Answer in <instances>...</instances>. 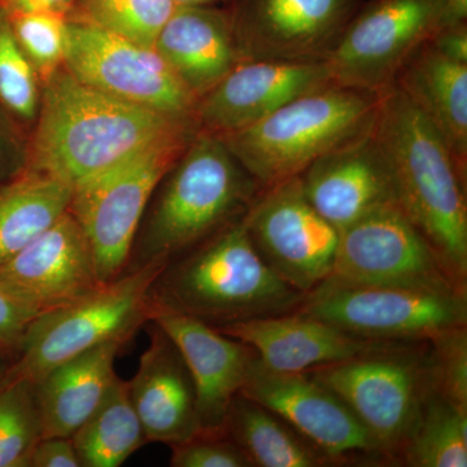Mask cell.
<instances>
[{"instance_id": "35", "label": "cell", "mask_w": 467, "mask_h": 467, "mask_svg": "<svg viewBox=\"0 0 467 467\" xmlns=\"http://www.w3.org/2000/svg\"><path fill=\"white\" fill-rule=\"evenodd\" d=\"M29 165V133L0 106V184Z\"/></svg>"}, {"instance_id": "10", "label": "cell", "mask_w": 467, "mask_h": 467, "mask_svg": "<svg viewBox=\"0 0 467 467\" xmlns=\"http://www.w3.org/2000/svg\"><path fill=\"white\" fill-rule=\"evenodd\" d=\"M441 23V0H362L325 63L337 84L382 94Z\"/></svg>"}, {"instance_id": "33", "label": "cell", "mask_w": 467, "mask_h": 467, "mask_svg": "<svg viewBox=\"0 0 467 467\" xmlns=\"http://www.w3.org/2000/svg\"><path fill=\"white\" fill-rule=\"evenodd\" d=\"M436 389L454 407L467 411V328L454 326L430 337Z\"/></svg>"}, {"instance_id": "3", "label": "cell", "mask_w": 467, "mask_h": 467, "mask_svg": "<svg viewBox=\"0 0 467 467\" xmlns=\"http://www.w3.org/2000/svg\"><path fill=\"white\" fill-rule=\"evenodd\" d=\"M261 189L223 138L199 130L156 187L124 275L186 254L241 218Z\"/></svg>"}, {"instance_id": "34", "label": "cell", "mask_w": 467, "mask_h": 467, "mask_svg": "<svg viewBox=\"0 0 467 467\" xmlns=\"http://www.w3.org/2000/svg\"><path fill=\"white\" fill-rule=\"evenodd\" d=\"M171 448V467H252L244 451L226 432L199 434Z\"/></svg>"}, {"instance_id": "37", "label": "cell", "mask_w": 467, "mask_h": 467, "mask_svg": "<svg viewBox=\"0 0 467 467\" xmlns=\"http://www.w3.org/2000/svg\"><path fill=\"white\" fill-rule=\"evenodd\" d=\"M30 467H81L72 438H42L33 451Z\"/></svg>"}, {"instance_id": "11", "label": "cell", "mask_w": 467, "mask_h": 467, "mask_svg": "<svg viewBox=\"0 0 467 467\" xmlns=\"http://www.w3.org/2000/svg\"><path fill=\"white\" fill-rule=\"evenodd\" d=\"M243 220L261 259L295 290L333 275L340 232L310 204L299 175L263 187Z\"/></svg>"}, {"instance_id": "19", "label": "cell", "mask_w": 467, "mask_h": 467, "mask_svg": "<svg viewBox=\"0 0 467 467\" xmlns=\"http://www.w3.org/2000/svg\"><path fill=\"white\" fill-rule=\"evenodd\" d=\"M150 322L173 340L189 368L201 420V434H223L227 413L242 391L254 352L199 319L150 308Z\"/></svg>"}, {"instance_id": "40", "label": "cell", "mask_w": 467, "mask_h": 467, "mask_svg": "<svg viewBox=\"0 0 467 467\" xmlns=\"http://www.w3.org/2000/svg\"><path fill=\"white\" fill-rule=\"evenodd\" d=\"M467 23V0H441V27Z\"/></svg>"}, {"instance_id": "23", "label": "cell", "mask_w": 467, "mask_h": 467, "mask_svg": "<svg viewBox=\"0 0 467 467\" xmlns=\"http://www.w3.org/2000/svg\"><path fill=\"white\" fill-rule=\"evenodd\" d=\"M393 88L422 113L467 171V64L444 57L429 39L408 58Z\"/></svg>"}, {"instance_id": "17", "label": "cell", "mask_w": 467, "mask_h": 467, "mask_svg": "<svg viewBox=\"0 0 467 467\" xmlns=\"http://www.w3.org/2000/svg\"><path fill=\"white\" fill-rule=\"evenodd\" d=\"M0 284L36 315L61 308L103 285L84 230L69 211L0 265Z\"/></svg>"}, {"instance_id": "38", "label": "cell", "mask_w": 467, "mask_h": 467, "mask_svg": "<svg viewBox=\"0 0 467 467\" xmlns=\"http://www.w3.org/2000/svg\"><path fill=\"white\" fill-rule=\"evenodd\" d=\"M430 42L444 57L467 64V23L441 27Z\"/></svg>"}, {"instance_id": "28", "label": "cell", "mask_w": 467, "mask_h": 467, "mask_svg": "<svg viewBox=\"0 0 467 467\" xmlns=\"http://www.w3.org/2000/svg\"><path fill=\"white\" fill-rule=\"evenodd\" d=\"M400 453L408 466L466 467L467 411L435 389Z\"/></svg>"}, {"instance_id": "14", "label": "cell", "mask_w": 467, "mask_h": 467, "mask_svg": "<svg viewBox=\"0 0 467 467\" xmlns=\"http://www.w3.org/2000/svg\"><path fill=\"white\" fill-rule=\"evenodd\" d=\"M362 0H226L241 60L321 63Z\"/></svg>"}, {"instance_id": "39", "label": "cell", "mask_w": 467, "mask_h": 467, "mask_svg": "<svg viewBox=\"0 0 467 467\" xmlns=\"http://www.w3.org/2000/svg\"><path fill=\"white\" fill-rule=\"evenodd\" d=\"M77 0H0V8L8 15L57 14L69 17Z\"/></svg>"}, {"instance_id": "2", "label": "cell", "mask_w": 467, "mask_h": 467, "mask_svg": "<svg viewBox=\"0 0 467 467\" xmlns=\"http://www.w3.org/2000/svg\"><path fill=\"white\" fill-rule=\"evenodd\" d=\"M373 133L389 162L399 208L448 273L466 285L467 171L396 88L380 94Z\"/></svg>"}, {"instance_id": "25", "label": "cell", "mask_w": 467, "mask_h": 467, "mask_svg": "<svg viewBox=\"0 0 467 467\" xmlns=\"http://www.w3.org/2000/svg\"><path fill=\"white\" fill-rule=\"evenodd\" d=\"M72 195L70 184L30 169L0 184V265L54 225Z\"/></svg>"}, {"instance_id": "18", "label": "cell", "mask_w": 467, "mask_h": 467, "mask_svg": "<svg viewBox=\"0 0 467 467\" xmlns=\"http://www.w3.org/2000/svg\"><path fill=\"white\" fill-rule=\"evenodd\" d=\"M299 177L310 204L339 232L377 209L398 204L391 171L373 126L325 153Z\"/></svg>"}, {"instance_id": "42", "label": "cell", "mask_w": 467, "mask_h": 467, "mask_svg": "<svg viewBox=\"0 0 467 467\" xmlns=\"http://www.w3.org/2000/svg\"><path fill=\"white\" fill-rule=\"evenodd\" d=\"M9 364H11V359L0 355V384H2L5 374H7Z\"/></svg>"}, {"instance_id": "26", "label": "cell", "mask_w": 467, "mask_h": 467, "mask_svg": "<svg viewBox=\"0 0 467 467\" xmlns=\"http://www.w3.org/2000/svg\"><path fill=\"white\" fill-rule=\"evenodd\" d=\"M225 431L252 466L319 467L330 461L281 417L241 393L229 409Z\"/></svg>"}, {"instance_id": "36", "label": "cell", "mask_w": 467, "mask_h": 467, "mask_svg": "<svg viewBox=\"0 0 467 467\" xmlns=\"http://www.w3.org/2000/svg\"><path fill=\"white\" fill-rule=\"evenodd\" d=\"M36 316L32 308L0 284V355L11 361L16 358L24 335Z\"/></svg>"}, {"instance_id": "8", "label": "cell", "mask_w": 467, "mask_h": 467, "mask_svg": "<svg viewBox=\"0 0 467 467\" xmlns=\"http://www.w3.org/2000/svg\"><path fill=\"white\" fill-rule=\"evenodd\" d=\"M401 348L395 344L308 371L342 399L383 454L400 453L436 389L431 356Z\"/></svg>"}, {"instance_id": "30", "label": "cell", "mask_w": 467, "mask_h": 467, "mask_svg": "<svg viewBox=\"0 0 467 467\" xmlns=\"http://www.w3.org/2000/svg\"><path fill=\"white\" fill-rule=\"evenodd\" d=\"M42 438L36 384L24 378L5 377L0 384V467H30Z\"/></svg>"}, {"instance_id": "24", "label": "cell", "mask_w": 467, "mask_h": 467, "mask_svg": "<svg viewBox=\"0 0 467 467\" xmlns=\"http://www.w3.org/2000/svg\"><path fill=\"white\" fill-rule=\"evenodd\" d=\"M122 343H106L61 362L36 382L43 438H72L98 408L117 374Z\"/></svg>"}, {"instance_id": "32", "label": "cell", "mask_w": 467, "mask_h": 467, "mask_svg": "<svg viewBox=\"0 0 467 467\" xmlns=\"http://www.w3.org/2000/svg\"><path fill=\"white\" fill-rule=\"evenodd\" d=\"M21 50L42 84L66 63L69 17L57 14L8 15Z\"/></svg>"}, {"instance_id": "5", "label": "cell", "mask_w": 467, "mask_h": 467, "mask_svg": "<svg viewBox=\"0 0 467 467\" xmlns=\"http://www.w3.org/2000/svg\"><path fill=\"white\" fill-rule=\"evenodd\" d=\"M380 94L331 84L288 101L223 142L261 187L296 177L325 153L367 133Z\"/></svg>"}, {"instance_id": "1", "label": "cell", "mask_w": 467, "mask_h": 467, "mask_svg": "<svg viewBox=\"0 0 467 467\" xmlns=\"http://www.w3.org/2000/svg\"><path fill=\"white\" fill-rule=\"evenodd\" d=\"M195 131L192 119L117 99L82 84L63 67L42 84L27 169L75 189L153 144Z\"/></svg>"}, {"instance_id": "7", "label": "cell", "mask_w": 467, "mask_h": 467, "mask_svg": "<svg viewBox=\"0 0 467 467\" xmlns=\"http://www.w3.org/2000/svg\"><path fill=\"white\" fill-rule=\"evenodd\" d=\"M196 133L153 144L73 189L67 211L84 230L100 284L124 275L156 187Z\"/></svg>"}, {"instance_id": "22", "label": "cell", "mask_w": 467, "mask_h": 467, "mask_svg": "<svg viewBox=\"0 0 467 467\" xmlns=\"http://www.w3.org/2000/svg\"><path fill=\"white\" fill-rule=\"evenodd\" d=\"M153 48L196 101L242 61L223 5H177Z\"/></svg>"}, {"instance_id": "6", "label": "cell", "mask_w": 467, "mask_h": 467, "mask_svg": "<svg viewBox=\"0 0 467 467\" xmlns=\"http://www.w3.org/2000/svg\"><path fill=\"white\" fill-rule=\"evenodd\" d=\"M167 264H149L100 285L81 299L33 319L5 377L38 382L79 353L126 344L150 322V288Z\"/></svg>"}, {"instance_id": "16", "label": "cell", "mask_w": 467, "mask_h": 467, "mask_svg": "<svg viewBox=\"0 0 467 467\" xmlns=\"http://www.w3.org/2000/svg\"><path fill=\"white\" fill-rule=\"evenodd\" d=\"M331 82L325 61L243 60L196 101L193 117L199 130L223 137Z\"/></svg>"}, {"instance_id": "20", "label": "cell", "mask_w": 467, "mask_h": 467, "mask_svg": "<svg viewBox=\"0 0 467 467\" xmlns=\"http://www.w3.org/2000/svg\"><path fill=\"white\" fill-rule=\"evenodd\" d=\"M150 324V346L128 382L129 392L147 441L171 447L201 434L198 398L180 349L160 326Z\"/></svg>"}, {"instance_id": "9", "label": "cell", "mask_w": 467, "mask_h": 467, "mask_svg": "<svg viewBox=\"0 0 467 467\" xmlns=\"http://www.w3.org/2000/svg\"><path fill=\"white\" fill-rule=\"evenodd\" d=\"M295 312L321 319L359 339L429 342L444 328L467 325L466 291L348 284L326 278Z\"/></svg>"}, {"instance_id": "13", "label": "cell", "mask_w": 467, "mask_h": 467, "mask_svg": "<svg viewBox=\"0 0 467 467\" xmlns=\"http://www.w3.org/2000/svg\"><path fill=\"white\" fill-rule=\"evenodd\" d=\"M330 276L348 284L466 291L398 204L377 209L340 232Z\"/></svg>"}, {"instance_id": "15", "label": "cell", "mask_w": 467, "mask_h": 467, "mask_svg": "<svg viewBox=\"0 0 467 467\" xmlns=\"http://www.w3.org/2000/svg\"><path fill=\"white\" fill-rule=\"evenodd\" d=\"M241 395L281 417L330 461L383 454L342 399L309 373H278L254 355Z\"/></svg>"}, {"instance_id": "29", "label": "cell", "mask_w": 467, "mask_h": 467, "mask_svg": "<svg viewBox=\"0 0 467 467\" xmlns=\"http://www.w3.org/2000/svg\"><path fill=\"white\" fill-rule=\"evenodd\" d=\"M175 8L174 0H77L69 18L153 48Z\"/></svg>"}, {"instance_id": "31", "label": "cell", "mask_w": 467, "mask_h": 467, "mask_svg": "<svg viewBox=\"0 0 467 467\" xmlns=\"http://www.w3.org/2000/svg\"><path fill=\"white\" fill-rule=\"evenodd\" d=\"M42 100V81L0 8V106L30 133Z\"/></svg>"}, {"instance_id": "12", "label": "cell", "mask_w": 467, "mask_h": 467, "mask_svg": "<svg viewBox=\"0 0 467 467\" xmlns=\"http://www.w3.org/2000/svg\"><path fill=\"white\" fill-rule=\"evenodd\" d=\"M64 67L82 84L117 99L195 121V98L155 48L69 18Z\"/></svg>"}, {"instance_id": "27", "label": "cell", "mask_w": 467, "mask_h": 467, "mask_svg": "<svg viewBox=\"0 0 467 467\" xmlns=\"http://www.w3.org/2000/svg\"><path fill=\"white\" fill-rule=\"evenodd\" d=\"M81 467H119L147 444L129 383L116 376L103 400L72 435Z\"/></svg>"}, {"instance_id": "4", "label": "cell", "mask_w": 467, "mask_h": 467, "mask_svg": "<svg viewBox=\"0 0 467 467\" xmlns=\"http://www.w3.org/2000/svg\"><path fill=\"white\" fill-rule=\"evenodd\" d=\"M243 216L168 263L150 285V309L171 310L221 328L299 308L306 294L264 263Z\"/></svg>"}, {"instance_id": "41", "label": "cell", "mask_w": 467, "mask_h": 467, "mask_svg": "<svg viewBox=\"0 0 467 467\" xmlns=\"http://www.w3.org/2000/svg\"><path fill=\"white\" fill-rule=\"evenodd\" d=\"M177 5H225L226 0H174Z\"/></svg>"}, {"instance_id": "21", "label": "cell", "mask_w": 467, "mask_h": 467, "mask_svg": "<svg viewBox=\"0 0 467 467\" xmlns=\"http://www.w3.org/2000/svg\"><path fill=\"white\" fill-rule=\"evenodd\" d=\"M217 330L250 347L264 367L278 373H308L316 368L401 344L359 339L299 312L251 319Z\"/></svg>"}]
</instances>
